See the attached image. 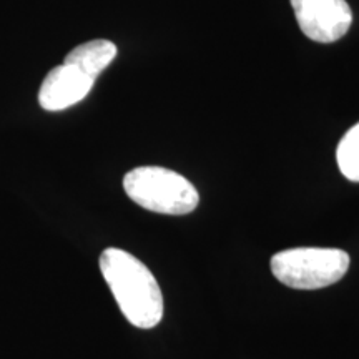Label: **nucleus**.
<instances>
[{
  "label": "nucleus",
  "mask_w": 359,
  "mask_h": 359,
  "mask_svg": "<svg viewBox=\"0 0 359 359\" xmlns=\"http://www.w3.org/2000/svg\"><path fill=\"white\" fill-rule=\"evenodd\" d=\"M100 271L130 325L140 330L158 325L163 294L154 273L140 259L120 248H107L100 255Z\"/></svg>",
  "instance_id": "obj_1"
},
{
  "label": "nucleus",
  "mask_w": 359,
  "mask_h": 359,
  "mask_svg": "<svg viewBox=\"0 0 359 359\" xmlns=\"http://www.w3.org/2000/svg\"><path fill=\"white\" fill-rule=\"evenodd\" d=\"M128 198L148 212L161 215H188L200 203L196 188L173 170L163 167H138L123 178Z\"/></svg>",
  "instance_id": "obj_2"
},
{
  "label": "nucleus",
  "mask_w": 359,
  "mask_h": 359,
  "mask_svg": "<svg viewBox=\"0 0 359 359\" xmlns=\"http://www.w3.org/2000/svg\"><path fill=\"white\" fill-rule=\"evenodd\" d=\"M351 258L336 248H291L271 258V271L294 290H320L334 285L348 273Z\"/></svg>",
  "instance_id": "obj_3"
},
{
  "label": "nucleus",
  "mask_w": 359,
  "mask_h": 359,
  "mask_svg": "<svg viewBox=\"0 0 359 359\" xmlns=\"http://www.w3.org/2000/svg\"><path fill=\"white\" fill-rule=\"evenodd\" d=\"M296 22L309 40L318 43L338 42L353 24L346 0H290Z\"/></svg>",
  "instance_id": "obj_4"
},
{
  "label": "nucleus",
  "mask_w": 359,
  "mask_h": 359,
  "mask_svg": "<svg viewBox=\"0 0 359 359\" xmlns=\"http://www.w3.org/2000/svg\"><path fill=\"white\" fill-rule=\"evenodd\" d=\"M95 79L88 77L75 65L53 67L39 90V103L47 111H60L82 102L92 90Z\"/></svg>",
  "instance_id": "obj_5"
},
{
  "label": "nucleus",
  "mask_w": 359,
  "mask_h": 359,
  "mask_svg": "<svg viewBox=\"0 0 359 359\" xmlns=\"http://www.w3.org/2000/svg\"><path fill=\"white\" fill-rule=\"evenodd\" d=\"M116 57V45L110 40H90L79 45L65 55V64L75 65L88 77L97 79Z\"/></svg>",
  "instance_id": "obj_6"
},
{
  "label": "nucleus",
  "mask_w": 359,
  "mask_h": 359,
  "mask_svg": "<svg viewBox=\"0 0 359 359\" xmlns=\"http://www.w3.org/2000/svg\"><path fill=\"white\" fill-rule=\"evenodd\" d=\"M339 172L349 182L359 183V123L349 128L336 150Z\"/></svg>",
  "instance_id": "obj_7"
}]
</instances>
